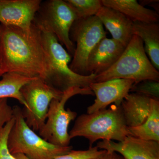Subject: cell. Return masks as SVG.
I'll return each instance as SVG.
<instances>
[{
	"label": "cell",
	"instance_id": "6",
	"mask_svg": "<svg viewBox=\"0 0 159 159\" xmlns=\"http://www.w3.org/2000/svg\"><path fill=\"white\" fill-rule=\"evenodd\" d=\"M77 20L76 13L65 1L49 0L42 2L33 24L42 31L54 34L73 56L75 45L70 38V33Z\"/></svg>",
	"mask_w": 159,
	"mask_h": 159
},
{
	"label": "cell",
	"instance_id": "17",
	"mask_svg": "<svg viewBox=\"0 0 159 159\" xmlns=\"http://www.w3.org/2000/svg\"><path fill=\"white\" fill-rule=\"evenodd\" d=\"M132 33L141 39L146 54L155 68L159 70V24L133 22Z\"/></svg>",
	"mask_w": 159,
	"mask_h": 159
},
{
	"label": "cell",
	"instance_id": "25",
	"mask_svg": "<svg viewBox=\"0 0 159 159\" xmlns=\"http://www.w3.org/2000/svg\"><path fill=\"white\" fill-rule=\"evenodd\" d=\"M97 159H125L120 154L116 152L103 150V152Z\"/></svg>",
	"mask_w": 159,
	"mask_h": 159
},
{
	"label": "cell",
	"instance_id": "20",
	"mask_svg": "<svg viewBox=\"0 0 159 159\" xmlns=\"http://www.w3.org/2000/svg\"><path fill=\"white\" fill-rule=\"evenodd\" d=\"M76 13L77 19L96 16L102 6V0H66Z\"/></svg>",
	"mask_w": 159,
	"mask_h": 159
},
{
	"label": "cell",
	"instance_id": "10",
	"mask_svg": "<svg viewBox=\"0 0 159 159\" xmlns=\"http://www.w3.org/2000/svg\"><path fill=\"white\" fill-rule=\"evenodd\" d=\"M41 0H0V24L31 31Z\"/></svg>",
	"mask_w": 159,
	"mask_h": 159
},
{
	"label": "cell",
	"instance_id": "24",
	"mask_svg": "<svg viewBox=\"0 0 159 159\" xmlns=\"http://www.w3.org/2000/svg\"><path fill=\"white\" fill-rule=\"evenodd\" d=\"M13 118V108L9 105L8 99H0V130Z\"/></svg>",
	"mask_w": 159,
	"mask_h": 159
},
{
	"label": "cell",
	"instance_id": "14",
	"mask_svg": "<svg viewBox=\"0 0 159 159\" xmlns=\"http://www.w3.org/2000/svg\"><path fill=\"white\" fill-rule=\"evenodd\" d=\"M96 16L110 32L112 38L126 47L133 36V22L119 11L104 6Z\"/></svg>",
	"mask_w": 159,
	"mask_h": 159
},
{
	"label": "cell",
	"instance_id": "1",
	"mask_svg": "<svg viewBox=\"0 0 159 159\" xmlns=\"http://www.w3.org/2000/svg\"><path fill=\"white\" fill-rule=\"evenodd\" d=\"M1 77L8 73L45 80L49 70L42 31L33 24L31 31L1 25Z\"/></svg>",
	"mask_w": 159,
	"mask_h": 159
},
{
	"label": "cell",
	"instance_id": "8",
	"mask_svg": "<svg viewBox=\"0 0 159 159\" xmlns=\"http://www.w3.org/2000/svg\"><path fill=\"white\" fill-rule=\"evenodd\" d=\"M70 36L76 43L70 68L79 75H89L87 70L89 56L99 42L106 37L103 25L96 16L77 19L71 27Z\"/></svg>",
	"mask_w": 159,
	"mask_h": 159
},
{
	"label": "cell",
	"instance_id": "23",
	"mask_svg": "<svg viewBox=\"0 0 159 159\" xmlns=\"http://www.w3.org/2000/svg\"><path fill=\"white\" fill-rule=\"evenodd\" d=\"M14 123L13 118L0 130V159H16L10 153L7 145L8 135Z\"/></svg>",
	"mask_w": 159,
	"mask_h": 159
},
{
	"label": "cell",
	"instance_id": "4",
	"mask_svg": "<svg viewBox=\"0 0 159 159\" xmlns=\"http://www.w3.org/2000/svg\"><path fill=\"white\" fill-rule=\"evenodd\" d=\"M116 79L131 80L134 84L145 80L159 81V70L148 58L143 41L139 36L133 35L116 62L105 72L96 75L94 81Z\"/></svg>",
	"mask_w": 159,
	"mask_h": 159
},
{
	"label": "cell",
	"instance_id": "19",
	"mask_svg": "<svg viewBox=\"0 0 159 159\" xmlns=\"http://www.w3.org/2000/svg\"><path fill=\"white\" fill-rule=\"evenodd\" d=\"M0 80V99L11 98L16 99L27 107V104L20 93L23 86L35 77H30L17 73H8L3 74Z\"/></svg>",
	"mask_w": 159,
	"mask_h": 159
},
{
	"label": "cell",
	"instance_id": "18",
	"mask_svg": "<svg viewBox=\"0 0 159 159\" xmlns=\"http://www.w3.org/2000/svg\"><path fill=\"white\" fill-rule=\"evenodd\" d=\"M128 128L132 136L159 142V100L151 99L150 114L144 123L137 127Z\"/></svg>",
	"mask_w": 159,
	"mask_h": 159
},
{
	"label": "cell",
	"instance_id": "22",
	"mask_svg": "<svg viewBox=\"0 0 159 159\" xmlns=\"http://www.w3.org/2000/svg\"><path fill=\"white\" fill-rule=\"evenodd\" d=\"M130 92L159 100V82L153 80H144L134 84Z\"/></svg>",
	"mask_w": 159,
	"mask_h": 159
},
{
	"label": "cell",
	"instance_id": "13",
	"mask_svg": "<svg viewBox=\"0 0 159 159\" xmlns=\"http://www.w3.org/2000/svg\"><path fill=\"white\" fill-rule=\"evenodd\" d=\"M125 47L111 39L104 38L92 51L88 60L89 75H97L110 68L124 51Z\"/></svg>",
	"mask_w": 159,
	"mask_h": 159
},
{
	"label": "cell",
	"instance_id": "2",
	"mask_svg": "<svg viewBox=\"0 0 159 159\" xmlns=\"http://www.w3.org/2000/svg\"><path fill=\"white\" fill-rule=\"evenodd\" d=\"M69 135L71 139L78 137L87 139L89 147L98 140L122 142L130 135L121 107L115 104L79 116Z\"/></svg>",
	"mask_w": 159,
	"mask_h": 159
},
{
	"label": "cell",
	"instance_id": "7",
	"mask_svg": "<svg viewBox=\"0 0 159 159\" xmlns=\"http://www.w3.org/2000/svg\"><path fill=\"white\" fill-rule=\"evenodd\" d=\"M77 95L94 94L90 89L72 87L63 92L61 99H53L49 105L45 123L39 131L40 136L53 145L64 147L70 145L69 125L76 119L77 113L70 108L66 110L65 106L70 98Z\"/></svg>",
	"mask_w": 159,
	"mask_h": 159
},
{
	"label": "cell",
	"instance_id": "9",
	"mask_svg": "<svg viewBox=\"0 0 159 159\" xmlns=\"http://www.w3.org/2000/svg\"><path fill=\"white\" fill-rule=\"evenodd\" d=\"M20 91L27 105L22 110L25 121L32 130L39 131L45 123L51 101L61 99L63 92L39 77L23 86Z\"/></svg>",
	"mask_w": 159,
	"mask_h": 159
},
{
	"label": "cell",
	"instance_id": "11",
	"mask_svg": "<svg viewBox=\"0 0 159 159\" xmlns=\"http://www.w3.org/2000/svg\"><path fill=\"white\" fill-rule=\"evenodd\" d=\"M134 84L133 80L124 79H112L91 84L90 88L96 98L94 103L88 107L87 114L106 108L112 103L120 106L129 93Z\"/></svg>",
	"mask_w": 159,
	"mask_h": 159
},
{
	"label": "cell",
	"instance_id": "21",
	"mask_svg": "<svg viewBox=\"0 0 159 159\" xmlns=\"http://www.w3.org/2000/svg\"><path fill=\"white\" fill-rule=\"evenodd\" d=\"M103 151L102 149L99 150L97 146L89 147L87 150H72L67 153L60 156L54 159H97L102 153ZM13 156L16 159H29L21 154Z\"/></svg>",
	"mask_w": 159,
	"mask_h": 159
},
{
	"label": "cell",
	"instance_id": "5",
	"mask_svg": "<svg viewBox=\"0 0 159 159\" xmlns=\"http://www.w3.org/2000/svg\"><path fill=\"white\" fill-rule=\"evenodd\" d=\"M43 45L45 51L49 70L45 80L58 90L64 92L72 87L90 89L96 75H79L69 67L71 56L66 51L54 34L42 31Z\"/></svg>",
	"mask_w": 159,
	"mask_h": 159
},
{
	"label": "cell",
	"instance_id": "3",
	"mask_svg": "<svg viewBox=\"0 0 159 159\" xmlns=\"http://www.w3.org/2000/svg\"><path fill=\"white\" fill-rule=\"evenodd\" d=\"M12 108L14 123L7 142L11 155L21 154L29 159H54L73 150L72 146L53 145L38 135L26 123L22 109L17 105Z\"/></svg>",
	"mask_w": 159,
	"mask_h": 159
},
{
	"label": "cell",
	"instance_id": "16",
	"mask_svg": "<svg viewBox=\"0 0 159 159\" xmlns=\"http://www.w3.org/2000/svg\"><path fill=\"white\" fill-rule=\"evenodd\" d=\"M102 6L119 11L133 22H159L158 12L145 8L136 0H102Z\"/></svg>",
	"mask_w": 159,
	"mask_h": 159
},
{
	"label": "cell",
	"instance_id": "12",
	"mask_svg": "<svg viewBox=\"0 0 159 159\" xmlns=\"http://www.w3.org/2000/svg\"><path fill=\"white\" fill-rule=\"evenodd\" d=\"M96 146L102 150L118 152L125 159H159V142L130 135L122 142L100 141Z\"/></svg>",
	"mask_w": 159,
	"mask_h": 159
},
{
	"label": "cell",
	"instance_id": "15",
	"mask_svg": "<svg viewBox=\"0 0 159 159\" xmlns=\"http://www.w3.org/2000/svg\"><path fill=\"white\" fill-rule=\"evenodd\" d=\"M151 98L144 95L132 93H129L120 107L128 127L142 125L148 119L151 110Z\"/></svg>",
	"mask_w": 159,
	"mask_h": 159
},
{
	"label": "cell",
	"instance_id": "26",
	"mask_svg": "<svg viewBox=\"0 0 159 159\" xmlns=\"http://www.w3.org/2000/svg\"><path fill=\"white\" fill-rule=\"evenodd\" d=\"M0 32H1V25H0ZM1 56H0V77H1Z\"/></svg>",
	"mask_w": 159,
	"mask_h": 159
}]
</instances>
